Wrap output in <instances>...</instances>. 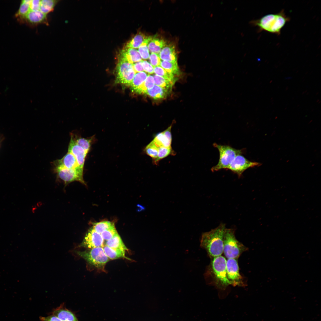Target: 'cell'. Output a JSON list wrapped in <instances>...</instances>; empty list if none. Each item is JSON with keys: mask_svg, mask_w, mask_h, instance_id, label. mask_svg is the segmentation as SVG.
I'll return each mask as SVG.
<instances>
[{"mask_svg": "<svg viewBox=\"0 0 321 321\" xmlns=\"http://www.w3.org/2000/svg\"><path fill=\"white\" fill-rule=\"evenodd\" d=\"M153 141L159 147H171V141L168 139L163 132L157 134Z\"/></svg>", "mask_w": 321, "mask_h": 321, "instance_id": "484cf974", "label": "cell"}, {"mask_svg": "<svg viewBox=\"0 0 321 321\" xmlns=\"http://www.w3.org/2000/svg\"><path fill=\"white\" fill-rule=\"evenodd\" d=\"M146 37L144 34L139 32L128 41L124 47L134 49L139 48Z\"/></svg>", "mask_w": 321, "mask_h": 321, "instance_id": "7402d4cb", "label": "cell"}, {"mask_svg": "<svg viewBox=\"0 0 321 321\" xmlns=\"http://www.w3.org/2000/svg\"><path fill=\"white\" fill-rule=\"evenodd\" d=\"M155 85L159 86L169 91L171 90L174 82L156 75L153 77Z\"/></svg>", "mask_w": 321, "mask_h": 321, "instance_id": "f1b7e54d", "label": "cell"}, {"mask_svg": "<svg viewBox=\"0 0 321 321\" xmlns=\"http://www.w3.org/2000/svg\"><path fill=\"white\" fill-rule=\"evenodd\" d=\"M104 240L101 234L95 231L92 228H90L86 235L81 246L92 248L103 246Z\"/></svg>", "mask_w": 321, "mask_h": 321, "instance_id": "7c38bea8", "label": "cell"}, {"mask_svg": "<svg viewBox=\"0 0 321 321\" xmlns=\"http://www.w3.org/2000/svg\"><path fill=\"white\" fill-rule=\"evenodd\" d=\"M261 164L259 163L249 160L241 154L235 157L228 169L230 170L240 177L243 172L248 168L259 166Z\"/></svg>", "mask_w": 321, "mask_h": 321, "instance_id": "9c48e42d", "label": "cell"}, {"mask_svg": "<svg viewBox=\"0 0 321 321\" xmlns=\"http://www.w3.org/2000/svg\"><path fill=\"white\" fill-rule=\"evenodd\" d=\"M104 252L108 258L115 259L121 258H125V251L123 250L113 248L105 246L103 247Z\"/></svg>", "mask_w": 321, "mask_h": 321, "instance_id": "44dd1931", "label": "cell"}, {"mask_svg": "<svg viewBox=\"0 0 321 321\" xmlns=\"http://www.w3.org/2000/svg\"><path fill=\"white\" fill-rule=\"evenodd\" d=\"M167 45L164 39L157 35L152 36L148 44L149 51L151 53L159 54L162 49Z\"/></svg>", "mask_w": 321, "mask_h": 321, "instance_id": "ac0fdd59", "label": "cell"}, {"mask_svg": "<svg viewBox=\"0 0 321 321\" xmlns=\"http://www.w3.org/2000/svg\"><path fill=\"white\" fill-rule=\"evenodd\" d=\"M142 64L143 70L149 74L154 73V67L148 62L146 60H142Z\"/></svg>", "mask_w": 321, "mask_h": 321, "instance_id": "8d00e7d4", "label": "cell"}, {"mask_svg": "<svg viewBox=\"0 0 321 321\" xmlns=\"http://www.w3.org/2000/svg\"><path fill=\"white\" fill-rule=\"evenodd\" d=\"M154 72L156 75L171 81L174 82L175 81L174 75L168 72L160 66L154 67Z\"/></svg>", "mask_w": 321, "mask_h": 321, "instance_id": "836d02e7", "label": "cell"}, {"mask_svg": "<svg viewBox=\"0 0 321 321\" xmlns=\"http://www.w3.org/2000/svg\"><path fill=\"white\" fill-rule=\"evenodd\" d=\"M54 164V165H61L68 169H74L83 173L84 169L80 168L75 156L68 151L62 158L55 160Z\"/></svg>", "mask_w": 321, "mask_h": 321, "instance_id": "5bb4252c", "label": "cell"}, {"mask_svg": "<svg viewBox=\"0 0 321 321\" xmlns=\"http://www.w3.org/2000/svg\"><path fill=\"white\" fill-rule=\"evenodd\" d=\"M77 253L89 263L100 269H103L109 260L102 247L92 248L88 251H78Z\"/></svg>", "mask_w": 321, "mask_h": 321, "instance_id": "5b68a950", "label": "cell"}, {"mask_svg": "<svg viewBox=\"0 0 321 321\" xmlns=\"http://www.w3.org/2000/svg\"><path fill=\"white\" fill-rule=\"evenodd\" d=\"M169 91L155 85L151 89L147 90L145 94L155 99H162L166 97Z\"/></svg>", "mask_w": 321, "mask_h": 321, "instance_id": "ffe728a7", "label": "cell"}, {"mask_svg": "<svg viewBox=\"0 0 321 321\" xmlns=\"http://www.w3.org/2000/svg\"><path fill=\"white\" fill-rule=\"evenodd\" d=\"M118 58V59L126 61L132 64L142 60L138 50L125 47L120 51Z\"/></svg>", "mask_w": 321, "mask_h": 321, "instance_id": "9a60e30c", "label": "cell"}, {"mask_svg": "<svg viewBox=\"0 0 321 321\" xmlns=\"http://www.w3.org/2000/svg\"><path fill=\"white\" fill-rule=\"evenodd\" d=\"M58 0H40V10L44 13L47 15L52 12L57 4Z\"/></svg>", "mask_w": 321, "mask_h": 321, "instance_id": "d4e9b609", "label": "cell"}, {"mask_svg": "<svg viewBox=\"0 0 321 321\" xmlns=\"http://www.w3.org/2000/svg\"><path fill=\"white\" fill-rule=\"evenodd\" d=\"M152 37V36H146L141 44L138 48V51L141 58L143 59H146L149 58L150 55L148 44Z\"/></svg>", "mask_w": 321, "mask_h": 321, "instance_id": "4316f807", "label": "cell"}, {"mask_svg": "<svg viewBox=\"0 0 321 321\" xmlns=\"http://www.w3.org/2000/svg\"><path fill=\"white\" fill-rule=\"evenodd\" d=\"M117 81L130 86L136 73L133 64L124 60L118 59L116 67Z\"/></svg>", "mask_w": 321, "mask_h": 321, "instance_id": "52a82bcc", "label": "cell"}, {"mask_svg": "<svg viewBox=\"0 0 321 321\" xmlns=\"http://www.w3.org/2000/svg\"><path fill=\"white\" fill-rule=\"evenodd\" d=\"M149 59L150 64L153 67L160 66L161 61L159 54L153 53H151L150 55Z\"/></svg>", "mask_w": 321, "mask_h": 321, "instance_id": "d590c367", "label": "cell"}, {"mask_svg": "<svg viewBox=\"0 0 321 321\" xmlns=\"http://www.w3.org/2000/svg\"><path fill=\"white\" fill-rule=\"evenodd\" d=\"M160 57L163 61L177 63V57L175 46L173 44L166 45L159 54Z\"/></svg>", "mask_w": 321, "mask_h": 321, "instance_id": "e0dca14e", "label": "cell"}, {"mask_svg": "<svg viewBox=\"0 0 321 321\" xmlns=\"http://www.w3.org/2000/svg\"><path fill=\"white\" fill-rule=\"evenodd\" d=\"M134 70L136 73L144 71L142 64V61L133 64Z\"/></svg>", "mask_w": 321, "mask_h": 321, "instance_id": "f35d334b", "label": "cell"}, {"mask_svg": "<svg viewBox=\"0 0 321 321\" xmlns=\"http://www.w3.org/2000/svg\"><path fill=\"white\" fill-rule=\"evenodd\" d=\"M213 145L218 150L219 158L217 164L212 168L211 170L212 172L223 169H228L235 157L238 154H242L243 152L242 150L236 149L228 145H221L216 143H213Z\"/></svg>", "mask_w": 321, "mask_h": 321, "instance_id": "277c9868", "label": "cell"}, {"mask_svg": "<svg viewBox=\"0 0 321 321\" xmlns=\"http://www.w3.org/2000/svg\"><path fill=\"white\" fill-rule=\"evenodd\" d=\"M226 268L227 278L231 285H241L242 278L239 273L238 265L236 259H228L226 260Z\"/></svg>", "mask_w": 321, "mask_h": 321, "instance_id": "30bf717a", "label": "cell"}, {"mask_svg": "<svg viewBox=\"0 0 321 321\" xmlns=\"http://www.w3.org/2000/svg\"><path fill=\"white\" fill-rule=\"evenodd\" d=\"M106 245L112 248L120 249L125 251L128 250L118 233L111 239L107 241Z\"/></svg>", "mask_w": 321, "mask_h": 321, "instance_id": "cb8c5ba5", "label": "cell"}, {"mask_svg": "<svg viewBox=\"0 0 321 321\" xmlns=\"http://www.w3.org/2000/svg\"><path fill=\"white\" fill-rule=\"evenodd\" d=\"M159 148V147L152 140L145 147L144 149L146 153L152 158L153 161L157 158Z\"/></svg>", "mask_w": 321, "mask_h": 321, "instance_id": "1f68e13d", "label": "cell"}, {"mask_svg": "<svg viewBox=\"0 0 321 321\" xmlns=\"http://www.w3.org/2000/svg\"><path fill=\"white\" fill-rule=\"evenodd\" d=\"M226 263V258L221 255L213 258L211 264L216 280L218 284L224 287L231 285L227 277Z\"/></svg>", "mask_w": 321, "mask_h": 321, "instance_id": "8992f818", "label": "cell"}, {"mask_svg": "<svg viewBox=\"0 0 321 321\" xmlns=\"http://www.w3.org/2000/svg\"><path fill=\"white\" fill-rule=\"evenodd\" d=\"M154 85L153 77L148 75L144 83L135 92L139 94H145L147 90L152 88Z\"/></svg>", "mask_w": 321, "mask_h": 321, "instance_id": "83f0119b", "label": "cell"}, {"mask_svg": "<svg viewBox=\"0 0 321 321\" xmlns=\"http://www.w3.org/2000/svg\"></svg>", "mask_w": 321, "mask_h": 321, "instance_id": "ab89813d", "label": "cell"}, {"mask_svg": "<svg viewBox=\"0 0 321 321\" xmlns=\"http://www.w3.org/2000/svg\"><path fill=\"white\" fill-rule=\"evenodd\" d=\"M147 75V73L144 71L135 73L130 86L133 91L135 92L142 84Z\"/></svg>", "mask_w": 321, "mask_h": 321, "instance_id": "603a6c76", "label": "cell"}, {"mask_svg": "<svg viewBox=\"0 0 321 321\" xmlns=\"http://www.w3.org/2000/svg\"><path fill=\"white\" fill-rule=\"evenodd\" d=\"M68 150L75 156L80 168L84 169L86 158L89 152L77 145L71 136Z\"/></svg>", "mask_w": 321, "mask_h": 321, "instance_id": "4fadbf2b", "label": "cell"}, {"mask_svg": "<svg viewBox=\"0 0 321 321\" xmlns=\"http://www.w3.org/2000/svg\"><path fill=\"white\" fill-rule=\"evenodd\" d=\"M40 319L41 321H62L56 316L53 314L46 317H40Z\"/></svg>", "mask_w": 321, "mask_h": 321, "instance_id": "74e56055", "label": "cell"}, {"mask_svg": "<svg viewBox=\"0 0 321 321\" xmlns=\"http://www.w3.org/2000/svg\"><path fill=\"white\" fill-rule=\"evenodd\" d=\"M70 136L74 139L75 143L78 145L82 147L85 150L89 152L90 150L91 145L94 140L95 136H92L88 138H82L76 134V133H71Z\"/></svg>", "mask_w": 321, "mask_h": 321, "instance_id": "d6986e66", "label": "cell"}, {"mask_svg": "<svg viewBox=\"0 0 321 321\" xmlns=\"http://www.w3.org/2000/svg\"><path fill=\"white\" fill-rule=\"evenodd\" d=\"M52 314L56 316L62 321H79L75 314L66 308L63 303L54 309Z\"/></svg>", "mask_w": 321, "mask_h": 321, "instance_id": "2e32d148", "label": "cell"}, {"mask_svg": "<svg viewBox=\"0 0 321 321\" xmlns=\"http://www.w3.org/2000/svg\"><path fill=\"white\" fill-rule=\"evenodd\" d=\"M54 171L58 177L65 185L74 181H78L83 184L86 183L83 178V173L72 169L66 168L61 165H54Z\"/></svg>", "mask_w": 321, "mask_h": 321, "instance_id": "ba28073f", "label": "cell"}, {"mask_svg": "<svg viewBox=\"0 0 321 321\" xmlns=\"http://www.w3.org/2000/svg\"><path fill=\"white\" fill-rule=\"evenodd\" d=\"M160 66L168 72L174 75H179V68L177 63H173L169 62L161 61Z\"/></svg>", "mask_w": 321, "mask_h": 321, "instance_id": "f546056e", "label": "cell"}, {"mask_svg": "<svg viewBox=\"0 0 321 321\" xmlns=\"http://www.w3.org/2000/svg\"><path fill=\"white\" fill-rule=\"evenodd\" d=\"M289 21L284 10L275 14L265 15L259 19L252 21L251 23L258 27L259 31H264L279 35L281 29Z\"/></svg>", "mask_w": 321, "mask_h": 321, "instance_id": "7a4b0ae2", "label": "cell"}, {"mask_svg": "<svg viewBox=\"0 0 321 321\" xmlns=\"http://www.w3.org/2000/svg\"><path fill=\"white\" fill-rule=\"evenodd\" d=\"M117 233L114 226L104 231L101 235L104 240L107 241L111 239Z\"/></svg>", "mask_w": 321, "mask_h": 321, "instance_id": "e575fe53", "label": "cell"}, {"mask_svg": "<svg viewBox=\"0 0 321 321\" xmlns=\"http://www.w3.org/2000/svg\"><path fill=\"white\" fill-rule=\"evenodd\" d=\"M226 229L225 224H221L217 228L204 233L202 235L200 246L212 258L221 255L223 252L224 237Z\"/></svg>", "mask_w": 321, "mask_h": 321, "instance_id": "6da1fadb", "label": "cell"}, {"mask_svg": "<svg viewBox=\"0 0 321 321\" xmlns=\"http://www.w3.org/2000/svg\"><path fill=\"white\" fill-rule=\"evenodd\" d=\"M114 226V224L112 222L103 221L94 223L92 228L97 232L101 234L104 231Z\"/></svg>", "mask_w": 321, "mask_h": 321, "instance_id": "4dcf8cb0", "label": "cell"}, {"mask_svg": "<svg viewBox=\"0 0 321 321\" xmlns=\"http://www.w3.org/2000/svg\"><path fill=\"white\" fill-rule=\"evenodd\" d=\"M174 152L171 147H160L158 149L157 158L153 162L155 164L157 165V163L160 160L170 155H174L175 154Z\"/></svg>", "mask_w": 321, "mask_h": 321, "instance_id": "d6a6232c", "label": "cell"}, {"mask_svg": "<svg viewBox=\"0 0 321 321\" xmlns=\"http://www.w3.org/2000/svg\"><path fill=\"white\" fill-rule=\"evenodd\" d=\"M246 248L236 238L233 229L226 228L224 237L223 252L226 258L236 259Z\"/></svg>", "mask_w": 321, "mask_h": 321, "instance_id": "3957f363", "label": "cell"}, {"mask_svg": "<svg viewBox=\"0 0 321 321\" xmlns=\"http://www.w3.org/2000/svg\"><path fill=\"white\" fill-rule=\"evenodd\" d=\"M20 22L25 23L31 26H35L40 24H48L47 15L40 10H32L30 7L28 12Z\"/></svg>", "mask_w": 321, "mask_h": 321, "instance_id": "8fae6325", "label": "cell"}]
</instances>
